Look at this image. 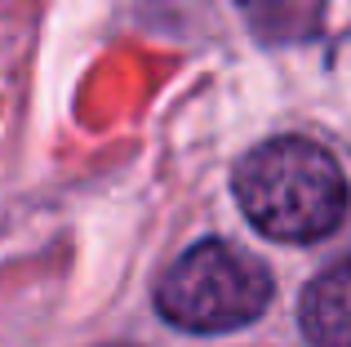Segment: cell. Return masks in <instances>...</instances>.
Segmentation results:
<instances>
[{"label":"cell","instance_id":"2","mask_svg":"<svg viewBox=\"0 0 351 347\" xmlns=\"http://www.w3.org/2000/svg\"><path fill=\"white\" fill-rule=\"evenodd\" d=\"M271 272L227 241H200L156 280V307L191 334H223L258 321L271 303Z\"/></svg>","mask_w":351,"mask_h":347},{"label":"cell","instance_id":"3","mask_svg":"<svg viewBox=\"0 0 351 347\" xmlns=\"http://www.w3.org/2000/svg\"><path fill=\"white\" fill-rule=\"evenodd\" d=\"M298 325L316 347H351V259L334 263L302 289Z\"/></svg>","mask_w":351,"mask_h":347},{"label":"cell","instance_id":"4","mask_svg":"<svg viewBox=\"0 0 351 347\" xmlns=\"http://www.w3.org/2000/svg\"><path fill=\"white\" fill-rule=\"evenodd\" d=\"M249 32L267 45H302L325 27V0H236Z\"/></svg>","mask_w":351,"mask_h":347},{"label":"cell","instance_id":"1","mask_svg":"<svg viewBox=\"0 0 351 347\" xmlns=\"http://www.w3.org/2000/svg\"><path fill=\"white\" fill-rule=\"evenodd\" d=\"M236 200L263 236L307 245L343 223L347 178L320 143L285 134V139L258 143L240 160Z\"/></svg>","mask_w":351,"mask_h":347}]
</instances>
